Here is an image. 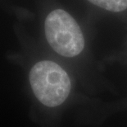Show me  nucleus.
<instances>
[{
  "mask_svg": "<svg viewBox=\"0 0 127 127\" xmlns=\"http://www.w3.org/2000/svg\"><path fill=\"white\" fill-rule=\"evenodd\" d=\"M88 1L110 12H122L127 8V0H88Z\"/></svg>",
  "mask_w": 127,
  "mask_h": 127,
  "instance_id": "7ed1b4c3",
  "label": "nucleus"
},
{
  "mask_svg": "<svg viewBox=\"0 0 127 127\" xmlns=\"http://www.w3.org/2000/svg\"><path fill=\"white\" fill-rule=\"evenodd\" d=\"M46 38L50 46L65 57H75L85 46L82 31L68 12L56 9L47 16L44 24Z\"/></svg>",
  "mask_w": 127,
  "mask_h": 127,
  "instance_id": "f03ea898",
  "label": "nucleus"
},
{
  "mask_svg": "<svg viewBox=\"0 0 127 127\" xmlns=\"http://www.w3.org/2000/svg\"><path fill=\"white\" fill-rule=\"evenodd\" d=\"M30 83L39 101L53 107L63 103L71 92V83L66 72L49 60L38 62L30 72Z\"/></svg>",
  "mask_w": 127,
  "mask_h": 127,
  "instance_id": "f257e3e1",
  "label": "nucleus"
}]
</instances>
